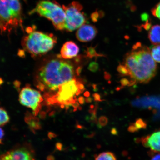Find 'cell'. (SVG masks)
Masks as SVG:
<instances>
[{
    "label": "cell",
    "instance_id": "cell-1",
    "mask_svg": "<svg viewBox=\"0 0 160 160\" xmlns=\"http://www.w3.org/2000/svg\"><path fill=\"white\" fill-rule=\"evenodd\" d=\"M125 65L130 76L137 82H149L157 74V65L152 57L151 49L140 42L133 45L132 49L126 55Z\"/></svg>",
    "mask_w": 160,
    "mask_h": 160
},
{
    "label": "cell",
    "instance_id": "cell-2",
    "mask_svg": "<svg viewBox=\"0 0 160 160\" xmlns=\"http://www.w3.org/2000/svg\"><path fill=\"white\" fill-rule=\"evenodd\" d=\"M74 70L69 62L59 59L51 60L40 69L38 88L57 91L60 86L73 79Z\"/></svg>",
    "mask_w": 160,
    "mask_h": 160
},
{
    "label": "cell",
    "instance_id": "cell-3",
    "mask_svg": "<svg viewBox=\"0 0 160 160\" xmlns=\"http://www.w3.org/2000/svg\"><path fill=\"white\" fill-rule=\"evenodd\" d=\"M1 33L20 26L22 28L21 8L19 0H1Z\"/></svg>",
    "mask_w": 160,
    "mask_h": 160
},
{
    "label": "cell",
    "instance_id": "cell-4",
    "mask_svg": "<svg viewBox=\"0 0 160 160\" xmlns=\"http://www.w3.org/2000/svg\"><path fill=\"white\" fill-rule=\"evenodd\" d=\"M56 42V39L53 35L32 31L24 39L22 44L29 53L33 56H37L51 51Z\"/></svg>",
    "mask_w": 160,
    "mask_h": 160
},
{
    "label": "cell",
    "instance_id": "cell-5",
    "mask_svg": "<svg viewBox=\"0 0 160 160\" xmlns=\"http://www.w3.org/2000/svg\"><path fill=\"white\" fill-rule=\"evenodd\" d=\"M36 13L52 22L56 28L63 30L65 28L66 15L64 10L57 3L48 1L40 2L30 14Z\"/></svg>",
    "mask_w": 160,
    "mask_h": 160
},
{
    "label": "cell",
    "instance_id": "cell-6",
    "mask_svg": "<svg viewBox=\"0 0 160 160\" xmlns=\"http://www.w3.org/2000/svg\"><path fill=\"white\" fill-rule=\"evenodd\" d=\"M79 82L75 78L60 86L57 93L48 99L51 104H59L63 108L77 103L75 96L79 95L83 91L79 89Z\"/></svg>",
    "mask_w": 160,
    "mask_h": 160
},
{
    "label": "cell",
    "instance_id": "cell-7",
    "mask_svg": "<svg viewBox=\"0 0 160 160\" xmlns=\"http://www.w3.org/2000/svg\"><path fill=\"white\" fill-rule=\"evenodd\" d=\"M66 15V30L72 32L78 29L87 22L84 13L82 12V6L77 2H73L68 6H63Z\"/></svg>",
    "mask_w": 160,
    "mask_h": 160
},
{
    "label": "cell",
    "instance_id": "cell-8",
    "mask_svg": "<svg viewBox=\"0 0 160 160\" xmlns=\"http://www.w3.org/2000/svg\"><path fill=\"white\" fill-rule=\"evenodd\" d=\"M43 100L39 91L28 87L22 89L19 96L20 103L32 110L35 116L37 115L41 109V103Z\"/></svg>",
    "mask_w": 160,
    "mask_h": 160
},
{
    "label": "cell",
    "instance_id": "cell-9",
    "mask_svg": "<svg viewBox=\"0 0 160 160\" xmlns=\"http://www.w3.org/2000/svg\"><path fill=\"white\" fill-rule=\"evenodd\" d=\"M97 33V29L94 26L85 24L78 29L76 37L80 42H87L94 38Z\"/></svg>",
    "mask_w": 160,
    "mask_h": 160
},
{
    "label": "cell",
    "instance_id": "cell-10",
    "mask_svg": "<svg viewBox=\"0 0 160 160\" xmlns=\"http://www.w3.org/2000/svg\"><path fill=\"white\" fill-rule=\"evenodd\" d=\"M141 142L144 146L151 149V152L160 153V129L142 138Z\"/></svg>",
    "mask_w": 160,
    "mask_h": 160
},
{
    "label": "cell",
    "instance_id": "cell-11",
    "mask_svg": "<svg viewBox=\"0 0 160 160\" xmlns=\"http://www.w3.org/2000/svg\"><path fill=\"white\" fill-rule=\"evenodd\" d=\"M28 151L20 149L8 152L1 156V160H33Z\"/></svg>",
    "mask_w": 160,
    "mask_h": 160
},
{
    "label": "cell",
    "instance_id": "cell-12",
    "mask_svg": "<svg viewBox=\"0 0 160 160\" xmlns=\"http://www.w3.org/2000/svg\"><path fill=\"white\" fill-rule=\"evenodd\" d=\"M79 51L78 47L74 42H67L62 47L61 54L63 59H70L76 57Z\"/></svg>",
    "mask_w": 160,
    "mask_h": 160
},
{
    "label": "cell",
    "instance_id": "cell-13",
    "mask_svg": "<svg viewBox=\"0 0 160 160\" xmlns=\"http://www.w3.org/2000/svg\"><path fill=\"white\" fill-rule=\"evenodd\" d=\"M148 38L153 45H160V25L152 27L149 31Z\"/></svg>",
    "mask_w": 160,
    "mask_h": 160
},
{
    "label": "cell",
    "instance_id": "cell-14",
    "mask_svg": "<svg viewBox=\"0 0 160 160\" xmlns=\"http://www.w3.org/2000/svg\"><path fill=\"white\" fill-rule=\"evenodd\" d=\"M147 127V124L145 122L141 119H138L135 123L130 126L129 131L131 132H135L140 129L145 128Z\"/></svg>",
    "mask_w": 160,
    "mask_h": 160
},
{
    "label": "cell",
    "instance_id": "cell-15",
    "mask_svg": "<svg viewBox=\"0 0 160 160\" xmlns=\"http://www.w3.org/2000/svg\"><path fill=\"white\" fill-rule=\"evenodd\" d=\"M95 160H117L115 156L111 152H105L100 153Z\"/></svg>",
    "mask_w": 160,
    "mask_h": 160
},
{
    "label": "cell",
    "instance_id": "cell-16",
    "mask_svg": "<svg viewBox=\"0 0 160 160\" xmlns=\"http://www.w3.org/2000/svg\"><path fill=\"white\" fill-rule=\"evenodd\" d=\"M152 57L157 62L160 63V45H155L151 49Z\"/></svg>",
    "mask_w": 160,
    "mask_h": 160
},
{
    "label": "cell",
    "instance_id": "cell-17",
    "mask_svg": "<svg viewBox=\"0 0 160 160\" xmlns=\"http://www.w3.org/2000/svg\"><path fill=\"white\" fill-rule=\"evenodd\" d=\"M9 119V116L7 111L3 108H1V121H0V125L1 127H3L8 123Z\"/></svg>",
    "mask_w": 160,
    "mask_h": 160
},
{
    "label": "cell",
    "instance_id": "cell-18",
    "mask_svg": "<svg viewBox=\"0 0 160 160\" xmlns=\"http://www.w3.org/2000/svg\"><path fill=\"white\" fill-rule=\"evenodd\" d=\"M86 56L89 58L92 59L93 58L103 57L104 55L102 54L98 53L96 51L95 48L90 47L87 48Z\"/></svg>",
    "mask_w": 160,
    "mask_h": 160
},
{
    "label": "cell",
    "instance_id": "cell-19",
    "mask_svg": "<svg viewBox=\"0 0 160 160\" xmlns=\"http://www.w3.org/2000/svg\"><path fill=\"white\" fill-rule=\"evenodd\" d=\"M117 71L119 74L122 77L124 76H130V73L128 69L124 65L119 64L117 68Z\"/></svg>",
    "mask_w": 160,
    "mask_h": 160
},
{
    "label": "cell",
    "instance_id": "cell-20",
    "mask_svg": "<svg viewBox=\"0 0 160 160\" xmlns=\"http://www.w3.org/2000/svg\"><path fill=\"white\" fill-rule=\"evenodd\" d=\"M151 11L154 16L160 20V2L152 9Z\"/></svg>",
    "mask_w": 160,
    "mask_h": 160
},
{
    "label": "cell",
    "instance_id": "cell-21",
    "mask_svg": "<svg viewBox=\"0 0 160 160\" xmlns=\"http://www.w3.org/2000/svg\"><path fill=\"white\" fill-rule=\"evenodd\" d=\"M88 69L93 72H97L99 69V65L96 62H92L89 64Z\"/></svg>",
    "mask_w": 160,
    "mask_h": 160
},
{
    "label": "cell",
    "instance_id": "cell-22",
    "mask_svg": "<svg viewBox=\"0 0 160 160\" xmlns=\"http://www.w3.org/2000/svg\"><path fill=\"white\" fill-rule=\"evenodd\" d=\"M151 160H160V153H154L151 151Z\"/></svg>",
    "mask_w": 160,
    "mask_h": 160
},
{
    "label": "cell",
    "instance_id": "cell-23",
    "mask_svg": "<svg viewBox=\"0 0 160 160\" xmlns=\"http://www.w3.org/2000/svg\"><path fill=\"white\" fill-rule=\"evenodd\" d=\"M108 122L107 118L104 116H102L99 119V122L100 124L102 126H104L107 124Z\"/></svg>",
    "mask_w": 160,
    "mask_h": 160
},
{
    "label": "cell",
    "instance_id": "cell-24",
    "mask_svg": "<svg viewBox=\"0 0 160 160\" xmlns=\"http://www.w3.org/2000/svg\"><path fill=\"white\" fill-rule=\"evenodd\" d=\"M93 97L95 101H101V96L98 93H95L93 95Z\"/></svg>",
    "mask_w": 160,
    "mask_h": 160
},
{
    "label": "cell",
    "instance_id": "cell-25",
    "mask_svg": "<svg viewBox=\"0 0 160 160\" xmlns=\"http://www.w3.org/2000/svg\"><path fill=\"white\" fill-rule=\"evenodd\" d=\"M56 148L58 151H62L63 149V144L61 142H57L55 145Z\"/></svg>",
    "mask_w": 160,
    "mask_h": 160
},
{
    "label": "cell",
    "instance_id": "cell-26",
    "mask_svg": "<svg viewBox=\"0 0 160 160\" xmlns=\"http://www.w3.org/2000/svg\"><path fill=\"white\" fill-rule=\"evenodd\" d=\"M48 137L49 139H52L53 138H55L57 137V135L55 133L52 132H50L48 133Z\"/></svg>",
    "mask_w": 160,
    "mask_h": 160
},
{
    "label": "cell",
    "instance_id": "cell-27",
    "mask_svg": "<svg viewBox=\"0 0 160 160\" xmlns=\"http://www.w3.org/2000/svg\"><path fill=\"white\" fill-rule=\"evenodd\" d=\"M5 135L4 131L2 129V128H1V136H0V139H1V144H2V140H3L4 136Z\"/></svg>",
    "mask_w": 160,
    "mask_h": 160
},
{
    "label": "cell",
    "instance_id": "cell-28",
    "mask_svg": "<svg viewBox=\"0 0 160 160\" xmlns=\"http://www.w3.org/2000/svg\"><path fill=\"white\" fill-rule=\"evenodd\" d=\"M39 117L42 119H45L46 118V113L44 112H42L40 114Z\"/></svg>",
    "mask_w": 160,
    "mask_h": 160
},
{
    "label": "cell",
    "instance_id": "cell-29",
    "mask_svg": "<svg viewBox=\"0 0 160 160\" xmlns=\"http://www.w3.org/2000/svg\"><path fill=\"white\" fill-rule=\"evenodd\" d=\"M79 101L80 104H83L85 102V99H84L83 97H81L79 98Z\"/></svg>",
    "mask_w": 160,
    "mask_h": 160
},
{
    "label": "cell",
    "instance_id": "cell-30",
    "mask_svg": "<svg viewBox=\"0 0 160 160\" xmlns=\"http://www.w3.org/2000/svg\"><path fill=\"white\" fill-rule=\"evenodd\" d=\"M47 160H55V158L54 156L51 155L48 156L47 158Z\"/></svg>",
    "mask_w": 160,
    "mask_h": 160
},
{
    "label": "cell",
    "instance_id": "cell-31",
    "mask_svg": "<svg viewBox=\"0 0 160 160\" xmlns=\"http://www.w3.org/2000/svg\"><path fill=\"white\" fill-rule=\"evenodd\" d=\"M86 101L87 102V103H91L92 101V98L90 97L87 98L86 99Z\"/></svg>",
    "mask_w": 160,
    "mask_h": 160
},
{
    "label": "cell",
    "instance_id": "cell-32",
    "mask_svg": "<svg viewBox=\"0 0 160 160\" xmlns=\"http://www.w3.org/2000/svg\"><path fill=\"white\" fill-rule=\"evenodd\" d=\"M106 73H105V78L106 79H109L110 78V75L109 74V73H108L107 72H106Z\"/></svg>",
    "mask_w": 160,
    "mask_h": 160
},
{
    "label": "cell",
    "instance_id": "cell-33",
    "mask_svg": "<svg viewBox=\"0 0 160 160\" xmlns=\"http://www.w3.org/2000/svg\"><path fill=\"white\" fill-rule=\"evenodd\" d=\"M82 68L81 67H79L78 68L77 70V73L78 75H79L80 74V73L81 71Z\"/></svg>",
    "mask_w": 160,
    "mask_h": 160
},
{
    "label": "cell",
    "instance_id": "cell-34",
    "mask_svg": "<svg viewBox=\"0 0 160 160\" xmlns=\"http://www.w3.org/2000/svg\"><path fill=\"white\" fill-rule=\"evenodd\" d=\"M84 95L86 97H89L90 96V93L89 92H87L84 94Z\"/></svg>",
    "mask_w": 160,
    "mask_h": 160
}]
</instances>
